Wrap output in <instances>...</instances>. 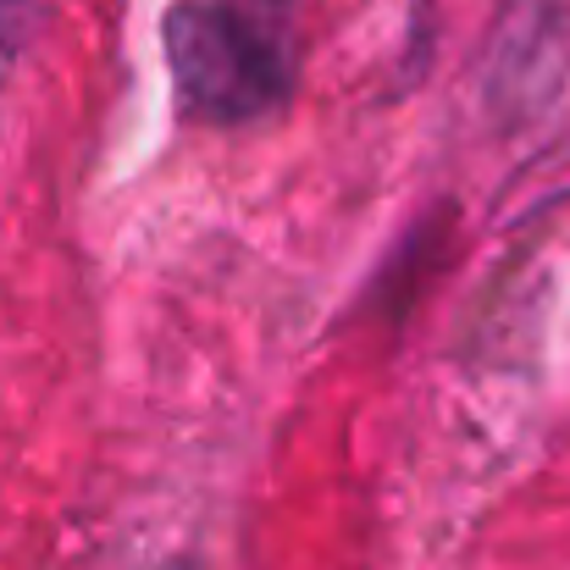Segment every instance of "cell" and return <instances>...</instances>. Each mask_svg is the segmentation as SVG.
<instances>
[{
  "mask_svg": "<svg viewBox=\"0 0 570 570\" xmlns=\"http://www.w3.org/2000/svg\"><path fill=\"white\" fill-rule=\"evenodd\" d=\"M299 0H178L167 11V72L184 117L244 128L294 83Z\"/></svg>",
  "mask_w": 570,
  "mask_h": 570,
  "instance_id": "1",
  "label": "cell"
},
{
  "mask_svg": "<svg viewBox=\"0 0 570 570\" xmlns=\"http://www.w3.org/2000/svg\"><path fill=\"white\" fill-rule=\"evenodd\" d=\"M28 17H33V0H0V67H6V61L17 56Z\"/></svg>",
  "mask_w": 570,
  "mask_h": 570,
  "instance_id": "2",
  "label": "cell"
}]
</instances>
